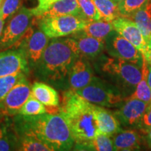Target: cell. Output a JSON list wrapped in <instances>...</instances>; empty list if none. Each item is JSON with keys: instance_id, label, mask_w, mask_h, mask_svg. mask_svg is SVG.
<instances>
[{"instance_id": "cell-1", "label": "cell", "mask_w": 151, "mask_h": 151, "mask_svg": "<svg viewBox=\"0 0 151 151\" xmlns=\"http://www.w3.org/2000/svg\"><path fill=\"white\" fill-rule=\"evenodd\" d=\"M80 56L76 41L73 38H52L33 70L34 75L38 81L51 86L67 88L71 68Z\"/></svg>"}, {"instance_id": "cell-2", "label": "cell", "mask_w": 151, "mask_h": 151, "mask_svg": "<svg viewBox=\"0 0 151 151\" xmlns=\"http://www.w3.org/2000/svg\"><path fill=\"white\" fill-rule=\"evenodd\" d=\"M17 134L32 136L42 141L52 150H70L74 139L66 120L60 113H45L37 116L13 117Z\"/></svg>"}, {"instance_id": "cell-3", "label": "cell", "mask_w": 151, "mask_h": 151, "mask_svg": "<svg viewBox=\"0 0 151 151\" xmlns=\"http://www.w3.org/2000/svg\"><path fill=\"white\" fill-rule=\"evenodd\" d=\"M94 104L81 97L73 90L62 94L59 113L68 123L74 139V150L81 148L99 133L94 112Z\"/></svg>"}, {"instance_id": "cell-4", "label": "cell", "mask_w": 151, "mask_h": 151, "mask_svg": "<svg viewBox=\"0 0 151 151\" xmlns=\"http://www.w3.org/2000/svg\"><path fill=\"white\" fill-rule=\"evenodd\" d=\"M35 20L38 27L50 39L71 35L83 29L88 21L78 16H41Z\"/></svg>"}, {"instance_id": "cell-5", "label": "cell", "mask_w": 151, "mask_h": 151, "mask_svg": "<svg viewBox=\"0 0 151 151\" xmlns=\"http://www.w3.org/2000/svg\"><path fill=\"white\" fill-rule=\"evenodd\" d=\"M31 9L22 6L11 17L0 37V51L14 46L35 21Z\"/></svg>"}, {"instance_id": "cell-6", "label": "cell", "mask_w": 151, "mask_h": 151, "mask_svg": "<svg viewBox=\"0 0 151 151\" xmlns=\"http://www.w3.org/2000/svg\"><path fill=\"white\" fill-rule=\"evenodd\" d=\"M34 23L21 39L11 47L23 49L30 70L32 71L40 60L50 41V38L39 27H35Z\"/></svg>"}, {"instance_id": "cell-7", "label": "cell", "mask_w": 151, "mask_h": 151, "mask_svg": "<svg viewBox=\"0 0 151 151\" xmlns=\"http://www.w3.org/2000/svg\"><path fill=\"white\" fill-rule=\"evenodd\" d=\"M73 91L90 103L101 106L112 107L122 100L117 90L94 76L88 86Z\"/></svg>"}, {"instance_id": "cell-8", "label": "cell", "mask_w": 151, "mask_h": 151, "mask_svg": "<svg viewBox=\"0 0 151 151\" xmlns=\"http://www.w3.org/2000/svg\"><path fill=\"white\" fill-rule=\"evenodd\" d=\"M102 70L115 76L124 84L134 88L142 77L141 67L116 57L107 58L103 63Z\"/></svg>"}, {"instance_id": "cell-9", "label": "cell", "mask_w": 151, "mask_h": 151, "mask_svg": "<svg viewBox=\"0 0 151 151\" xmlns=\"http://www.w3.org/2000/svg\"><path fill=\"white\" fill-rule=\"evenodd\" d=\"M30 94L31 86L26 76L13 87L4 99L0 101V118L14 117L18 114Z\"/></svg>"}, {"instance_id": "cell-10", "label": "cell", "mask_w": 151, "mask_h": 151, "mask_svg": "<svg viewBox=\"0 0 151 151\" xmlns=\"http://www.w3.org/2000/svg\"><path fill=\"white\" fill-rule=\"evenodd\" d=\"M107 48L113 57L121 58L142 68L143 57L141 52L127 39L115 30L108 37Z\"/></svg>"}, {"instance_id": "cell-11", "label": "cell", "mask_w": 151, "mask_h": 151, "mask_svg": "<svg viewBox=\"0 0 151 151\" xmlns=\"http://www.w3.org/2000/svg\"><path fill=\"white\" fill-rule=\"evenodd\" d=\"M30 68L24 50L20 48H11L0 51V77L18 72L29 74Z\"/></svg>"}, {"instance_id": "cell-12", "label": "cell", "mask_w": 151, "mask_h": 151, "mask_svg": "<svg viewBox=\"0 0 151 151\" xmlns=\"http://www.w3.org/2000/svg\"><path fill=\"white\" fill-rule=\"evenodd\" d=\"M112 24L115 31L133 44L145 58L149 49L135 22L127 17L120 16L113 20Z\"/></svg>"}, {"instance_id": "cell-13", "label": "cell", "mask_w": 151, "mask_h": 151, "mask_svg": "<svg viewBox=\"0 0 151 151\" xmlns=\"http://www.w3.org/2000/svg\"><path fill=\"white\" fill-rule=\"evenodd\" d=\"M125 100V104L115 113V116L120 124L124 127H139L143 114L149 103L137 99Z\"/></svg>"}, {"instance_id": "cell-14", "label": "cell", "mask_w": 151, "mask_h": 151, "mask_svg": "<svg viewBox=\"0 0 151 151\" xmlns=\"http://www.w3.org/2000/svg\"><path fill=\"white\" fill-rule=\"evenodd\" d=\"M93 78L91 65L85 57L81 55L71 68L68 79L69 89L74 90L84 88L91 82Z\"/></svg>"}, {"instance_id": "cell-15", "label": "cell", "mask_w": 151, "mask_h": 151, "mask_svg": "<svg viewBox=\"0 0 151 151\" xmlns=\"http://www.w3.org/2000/svg\"><path fill=\"white\" fill-rule=\"evenodd\" d=\"M31 94L46 106L47 113L59 112V94L50 85L39 81L35 82L31 86Z\"/></svg>"}, {"instance_id": "cell-16", "label": "cell", "mask_w": 151, "mask_h": 151, "mask_svg": "<svg viewBox=\"0 0 151 151\" xmlns=\"http://www.w3.org/2000/svg\"><path fill=\"white\" fill-rule=\"evenodd\" d=\"M81 56L86 58H95L101 53L104 47L105 40L94 38L85 34L82 29L73 34Z\"/></svg>"}, {"instance_id": "cell-17", "label": "cell", "mask_w": 151, "mask_h": 151, "mask_svg": "<svg viewBox=\"0 0 151 151\" xmlns=\"http://www.w3.org/2000/svg\"><path fill=\"white\" fill-rule=\"evenodd\" d=\"M94 112L98 128L101 133L113 137L122 130L120 122L116 116L109 111L94 104Z\"/></svg>"}, {"instance_id": "cell-18", "label": "cell", "mask_w": 151, "mask_h": 151, "mask_svg": "<svg viewBox=\"0 0 151 151\" xmlns=\"http://www.w3.org/2000/svg\"><path fill=\"white\" fill-rule=\"evenodd\" d=\"M129 18L132 19L142 34L149 50L151 49V0L135 11Z\"/></svg>"}, {"instance_id": "cell-19", "label": "cell", "mask_w": 151, "mask_h": 151, "mask_svg": "<svg viewBox=\"0 0 151 151\" xmlns=\"http://www.w3.org/2000/svg\"><path fill=\"white\" fill-rule=\"evenodd\" d=\"M18 137L13 117L0 118V151L16 150Z\"/></svg>"}, {"instance_id": "cell-20", "label": "cell", "mask_w": 151, "mask_h": 151, "mask_svg": "<svg viewBox=\"0 0 151 151\" xmlns=\"http://www.w3.org/2000/svg\"><path fill=\"white\" fill-rule=\"evenodd\" d=\"M113 137L114 150L131 151L140 149V137L134 130H121Z\"/></svg>"}, {"instance_id": "cell-21", "label": "cell", "mask_w": 151, "mask_h": 151, "mask_svg": "<svg viewBox=\"0 0 151 151\" xmlns=\"http://www.w3.org/2000/svg\"><path fill=\"white\" fill-rule=\"evenodd\" d=\"M68 15L78 16L84 19L77 0H60L53 4L51 7L41 16H68Z\"/></svg>"}, {"instance_id": "cell-22", "label": "cell", "mask_w": 151, "mask_h": 151, "mask_svg": "<svg viewBox=\"0 0 151 151\" xmlns=\"http://www.w3.org/2000/svg\"><path fill=\"white\" fill-rule=\"evenodd\" d=\"M113 30L114 28L112 22L99 20L88 22L82 31L90 37L106 40V38H107Z\"/></svg>"}, {"instance_id": "cell-23", "label": "cell", "mask_w": 151, "mask_h": 151, "mask_svg": "<svg viewBox=\"0 0 151 151\" xmlns=\"http://www.w3.org/2000/svg\"><path fill=\"white\" fill-rule=\"evenodd\" d=\"M142 77L141 81L138 83L136 89L133 94H132L127 99H137L146 103L151 101V90L147 81V74L148 71V64L146 60L143 58L142 68Z\"/></svg>"}, {"instance_id": "cell-24", "label": "cell", "mask_w": 151, "mask_h": 151, "mask_svg": "<svg viewBox=\"0 0 151 151\" xmlns=\"http://www.w3.org/2000/svg\"><path fill=\"white\" fill-rule=\"evenodd\" d=\"M100 15V20L112 22L120 16L118 4L113 0H92Z\"/></svg>"}, {"instance_id": "cell-25", "label": "cell", "mask_w": 151, "mask_h": 151, "mask_svg": "<svg viewBox=\"0 0 151 151\" xmlns=\"http://www.w3.org/2000/svg\"><path fill=\"white\" fill-rule=\"evenodd\" d=\"M18 143L16 150L20 151H52L48 145L37 138L25 134H17Z\"/></svg>"}, {"instance_id": "cell-26", "label": "cell", "mask_w": 151, "mask_h": 151, "mask_svg": "<svg viewBox=\"0 0 151 151\" xmlns=\"http://www.w3.org/2000/svg\"><path fill=\"white\" fill-rule=\"evenodd\" d=\"M81 150L111 151L114 150L113 139L111 137L99 132L96 137L89 141Z\"/></svg>"}, {"instance_id": "cell-27", "label": "cell", "mask_w": 151, "mask_h": 151, "mask_svg": "<svg viewBox=\"0 0 151 151\" xmlns=\"http://www.w3.org/2000/svg\"><path fill=\"white\" fill-rule=\"evenodd\" d=\"M45 113H47L46 106L30 94L29 98L22 105L18 114L22 116H37Z\"/></svg>"}, {"instance_id": "cell-28", "label": "cell", "mask_w": 151, "mask_h": 151, "mask_svg": "<svg viewBox=\"0 0 151 151\" xmlns=\"http://www.w3.org/2000/svg\"><path fill=\"white\" fill-rule=\"evenodd\" d=\"M26 76L27 74L24 73L18 72L6 76L0 77V101L4 99L13 87Z\"/></svg>"}, {"instance_id": "cell-29", "label": "cell", "mask_w": 151, "mask_h": 151, "mask_svg": "<svg viewBox=\"0 0 151 151\" xmlns=\"http://www.w3.org/2000/svg\"><path fill=\"white\" fill-rule=\"evenodd\" d=\"M81 12L87 21H96L100 20V15L92 0H77Z\"/></svg>"}, {"instance_id": "cell-30", "label": "cell", "mask_w": 151, "mask_h": 151, "mask_svg": "<svg viewBox=\"0 0 151 151\" xmlns=\"http://www.w3.org/2000/svg\"><path fill=\"white\" fill-rule=\"evenodd\" d=\"M147 0H123L118 4L120 16L129 18L135 11L140 9Z\"/></svg>"}, {"instance_id": "cell-31", "label": "cell", "mask_w": 151, "mask_h": 151, "mask_svg": "<svg viewBox=\"0 0 151 151\" xmlns=\"http://www.w3.org/2000/svg\"><path fill=\"white\" fill-rule=\"evenodd\" d=\"M22 0H4L0 9V18L6 21L22 7Z\"/></svg>"}, {"instance_id": "cell-32", "label": "cell", "mask_w": 151, "mask_h": 151, "mask_svg": "<svg viewBox=\"0 0 151 151\" xmlns=\"http://www.w3.org/2000/svg\"><path fill=\"white\" fill-rule=\"evenodd\" d=\"M38 4L34 9H31L32 12L35 17L39 18L46 12L51 6L60 0H37Z\"/></svg>"}, {"instance_id": "cell-33", "label": "cell", "mask_w": 151, "mask_h": 151, "mask_svg": "<svg viewBox=\"0 0 151 151\" xmlns=\"http://www.w3.org/2000/svg\"><path fill=\"white\" fill-rule=\"evenodd\" d=\"M151 127V101L148 104V106L145 111L144 114L139 125V129H141L144 133L148 131Z\"/></svg>"}, {"instance_id": "cell-34", "label": "cell", "mask_w": 151, "mask_h": 151, "mask_svg": "<svg viewBox=\"0 0 151 151\" xmlns=\"http://www.w3.org/2000/svg\"><path fill=\"white\" fill-rule=\"evenodd\" d=\"M146 141L148 146L151 148V127L146 132Z\"/></svg>"}, {"instance_id": "cell-35", "label": "cell", "mask_w": 151, "mask_h": 151, "mask_svg": "<svg viewBox=\"0 0 151 151\" xmlns=\"http://www.w3.org/2000/svg\"><path fill=\"white\" fill-rule=\"evenodd\" d=\"M147 81H148V84L151 90V66L149 65H148V74H147Z\"/></svg>"}, {"instance_id": "cell-36", "label": "cell", "mask_w": 151, "mask_h": 151, "mask_svg": "<svg viewBox=\"0 0 151 151\" xmlns=\"http://www.w3.org/2000/svg\"><path fill=\"white\" fill-rule=\"evenodd\" d=\"M145 59L146 60L148 65L151 66V49L148 50V52H147L146 55V57H145Z\"/></svg>"}, {"instance_id": "cell-37", "label": "cell", "mask_w": 151, "mask_h": 151, "mask_svg": "<svg viewBox=\"0 0 151 151\" xmlns=\"http://www.w3.org/2000/svg\"><path fill=\"white\" fill-rule=\"evenodd\" d=\"M4 26V20L0 18V37H1V33H2Z\"/></svg>"}, {"instance_id": "cell-38", "label": "cell", "mask_w": 151, "mask_h": 151, "mask_svg": "<svg viewBox=\"0 0 151 151\" xmlns=\"http://www.w3.org/2000/svg\"><path fill=\"white\" fill-rule=\"evenodd\" d=\"M113 1H114L115 2H116V4H118L119 3L121 2V1H123V0H113Z\"/></svg>"}, {"instance_id": "cell-39", "label": "cell", "mask_w": 151, "mask_h": 151, "mask_svg": "<svg viewBox=\"0 0 151 151\" xmlns=\"http://www.w3.org/2000/svg\"><path fill=\"white\" fill-rule=\"evenodd\" d=\"M3 1H4V0H0V9H1V5H2V4H3Z\"/></svg>"}]
</instances>
